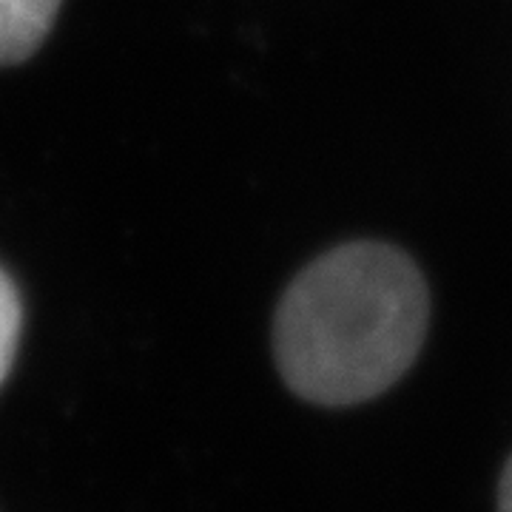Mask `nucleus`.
<instances>
[{"label": "nucleus", "mask_w": 512, "mask_h": 512, "mask_svg": "<svg viewBox=\"0 0 512 512\" xmlns=\"http://www.w3.org/2000/svg\"><path fill=\"white\" fill-rule=\"evenodd\" d=\"M430 299L419 268L382 242H353L308 265L276 311L279 373L313 404L384 393L416 362Z\"/></svg>", "instance_id": "1"}, {"label": "nucleus", "mask_w": 512, "mask_h": 512, "mask_svg": "<svg viewBox=\"0 0 512 512\" xmlns=\"http://www.w3.org/2000/svg\"><path fill=\"white\" fill-rule=\"evenodd\" d=\"M60 0H0V66L35 55L52 32Z\"/></svg>", "instance_id": "2"}, {"label": "nucleus", "mask_w": 512, "mask_h": 512, "mask_svg": "<svg viewBox=\"0 0 512 512\" xmlns=\"http://www.w3.org/2000/svg\"><path fill=\"white\" fill-rule=\"evenodd\" d=\"M20 299L18 288L9 276L0 271V382L6 379L15 362V350L20 339Z\"/></svg>", "instance_id": "3"}, {"label": "nucleus", "mask_w": 512, "mask_h": 512, "mask_svg": "<svg viewBox=\"0 0 512 512\" xmlns=\"http://www.w3.org/2000/svg\"><path fill=\"white\" fill-rule=\"evenodd\" d=\"M498 512H512V458L504 467L501 487H498Z\"/></svg>", "instance_id": "4"}]
</instances>
